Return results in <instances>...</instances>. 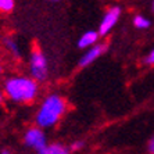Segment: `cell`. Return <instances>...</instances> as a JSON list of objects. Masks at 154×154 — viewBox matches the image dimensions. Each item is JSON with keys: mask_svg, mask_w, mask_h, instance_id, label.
Returning a JSON list of instances; mask_svg holds the SVG:
<instances>
[{"mask_svg": "<svg viewBox=\"0 0 154 154\" xmlns=\"http://www.w3.org/2000/svg\"><path fill=\"white\" fill-rule=\"evenodd\" d=\"M119 17H121V8L119 7L110 8V10L106 13V15L103 17V20H101V22H100V26H99V33H100V36L107 35L115 26V24L118 22Z\"/></svg>", "mask_w": 154, "mask_h": 154, "instance_id": "cell-5", "label": "cell"}, {"mask_svg": "<svg viewBox=\"0 0 154 154\" xmlns=\"http://www.w3.org/2000/svg\"><path fill=\"white\" fill-rule=\"evenodd\" d=\"M51 2H58V0H51Z\"/></svg>", "mask_w": 154, "mask_h": 154, "instance_id": "cell-17", "label": "cell"}, {"mask_svg": "<svg viewBox=\"0 0 154 154\" xmlns=\"http://www.w3.org/2000/svg\"><path fill=\"white\" fill-rule=\"evenodd\" d=\"M2 154H10L8 151H2Z\"/></svg>", "mask_w": 154, "mask_h": 154, "instance_id": "cell-16", "label": "cell"}, {"mask_svg": "<svg viewBox=\"0 0 154 154\" xmlns=\"http://www.w3.org/2000/svg\"><path fill=\"white\" fill-rule=\"evenodd\" d=\"M104 51H106V45H100L99 43L96 46L89 47L86 50V53L81 57V60H79V67H88V65H90L92 63H94L97 58L100 57Z\"/></svg>", "mask_w": 154, "mask_h": 154, "instance_id": "cell-6", "label": "cell"}, {"mask_svg": "<svg viewBox=\"0 0 154 154\" xmlns=\"http://www.w3.org/2000/svg\"><path fill=\"white\" fill-rule=\"evenodd\" d=\"M0 72H2V68H0Z\"/></svg>", "mask_w": 154, "mask_h": 154, "instance_id": "cell-19", "label": "cell"}, {"mask_svg": "<svg viewBox=\"0 0 154 154\" xmlns=\"http://www.w3.org/2000/svg\"><path fill=\"white\" fill-rule=\"evenodd\" d=\"M133 25L136 26L137 29H147L150 26V20H147L143 15H136L133 18Z\"/></svg>", "mask_w": 154, "mask_h": 154, "instance_id": "cell-10", "label": "cell"}, {"mask_svg": "<svg viewBox=\"0 0 154 154\" xmlns=\"http://www.w3.org/2000/svg\"><path fill=\"white\" fill-rule=\"evenodd\" d=\"M29 71L33 79L43 82L46 81L47 74H49V67H47V60L45 54L40 50H35L31 54L29 58Z\"/></svg>", "mask_w": 154, "mask_h": 154, "instance_id": "cell-3", "label": "cell"}, {"mask_svg": "<svg viewBox=\"0 0 154 154\" xmlns=\"http://www.w3.org/2000/svg\"><path fill=\"white\" fill-rule=\"evenodd\" d=\"M4 93L15 103H31L39 93L38 81L28 76H11L4 82Z\"/></svg>", "mask_w": 154, "mask_h": 154, "instance_id": "cell-1", "label": "cell"}, {"mask_svg": "<svg viewBox=\"0 0 154 154\" xmlns=\"http://www.w3.org/2000/svg\"><path fill=\"white\" fill-rule=\"evenodd\" d=\"M24 142L28 147H32L35 150L40 151L42 149L47 146V140H46V135L43 132L40 126H33L29 128L24 135Z\"/></svg>", "mask_w": 154, "mask_h": 154, "instance_id": "cell-4", "label": "cell"}, {"mask_svg": "<svg viewBox=\"0 0 154 154\" xmlns=\"http://www.w3.org/2000/svg\"><path fill=\"white\" fill-rule=\"evenodd\" d=\"M99 36H100V33L96 32V31H88V32H85L79 38L78 46L81 47V49H89V47L94 46L97 43Z\"/></svg>", "mask_w": 154, "mask_h": 154, "instance_id": "cell-7", "label": "cell"}, {"mask_svg": "<svg viewBox=\"0 0 154 154\" xmlns=\"http://www.w3.org/2000/svg\"><path fill=\"white\" fill-rule=\"evenodd\" d=\"M38 154H69V150L60 143H53V144H47Z\"/></svg>", "mask_w": 154, "mask_h": 154, "instance_id": "cell-8", "label": "cell"}, {"mask_svg": "<svg viewBox=\"0 0 154 154\" xmlns=\"http://www.w3.org/2000/svg\"><path fill=\"white\" fill-rule=\"evenodd\" d=\"M14 8V0H0V13H10Z\"/></svg>", "mask_w": 154, "mask_h": 154, "instance_id": "cell-11", "label": "cell"}, {"mask_svg": "<svg viewBox=\"0 0 154 154\" xmlns=\"http://www.w3.org/2000/svg\"><path fill=\"white\" fill-rule=\"evenodd\" d=\"M67 110V103L60 94H50L42 101L35 115V121L40 128H51L61 119Z\"/></svg>", "mask_w": 154, "mask_h": 154, "instance_id": "cell-2", "label": "cell"}, {"mask_svg": "<svg viewBox=\"0 0 154 154\" xmlns=\"http://www.w3.org/2000/svg\"><path fill=\"white\" fill-rule=\"evenodd\" d=\"M4 46H6V49H7L14 57H20V56H21V50H20V47H18L17 42H15L14 39L6 38V39H4Z\"/></svg>", "mask_w": 154, "mask_h": 154, "instance_id": "cell-9", "label": "cell"}, {"mask_svg": "<svg viewBox=\"0 0 154 154\" xmlns=\"http://www.w3.org/2000/svg\"><path fill=\"white\" fill-rule=\"evenodd\" d=\"M3 103V90L0 89V104Z\"/></svg>", "mask_w": 154, "mask_h": 154, "instance_id": "cell-15", "label": "cell"}, {"mask_svg": "<svg viewBox=\"0 0 154 154\" xmlns=\"http://www.w3.org/2000/svg\"><path fill=\"white\" fill-rule=\"evenodd\" d=\"M149 151L151 154H154V137L150 140V143H149Z\"/></svg>", "mask_w": 154, "mask_h": 154, "instance_id": "cell-14", "label": "cell"}, {"mask_svg": "<svg viewBox=\"0 0 154 154\" xmlns=\"http://www.w3.org/2000/svg\"><path fill=\"white\" fill-rule=\"evenodd\" d=\"M83 146V142H75V143H72V150H79L81 147Z\"/></svg>", "mask_w": 154, "mask_h": 154, "instance_id": "cell-13", "label": "cell"}, {"mask_svg": "<svg viewBox=\"0 0 154 154\" xmlns=\"http://www.w3.org/2000/svg\"><path fill=\"white\" fill-rule=\"evenodd\" d=\"M144 63L149 65H154V49L149 53V56H147L146 58H144Z\"/></svg>", "mask_w": 154, "mask_h": 154, "instance_id": "cell-12", "label": "cell"}, {"mask_svg": "<svg viewBox=\"0 0 154 154\" xmlns=\"http://www.w3.org/2000/svg\"><path fill=\"white\" fill-rule=\"evenodd\" d=\"M153 8H154V2H153Z\"/></svg>", "mask_w": 154, "mask_h": 154, "instance_id": "cell-18", "label": "cell"}]
</instances>
